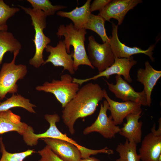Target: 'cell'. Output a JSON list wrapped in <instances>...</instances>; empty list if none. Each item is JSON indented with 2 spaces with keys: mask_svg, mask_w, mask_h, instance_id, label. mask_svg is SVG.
<instances>
[{
  "mask_svg": "<svg viewBox=\"0 0 161 161\" xmlns=\"http://www.w3.org/2000/svg\"><path fill=\"white\" fill-rule=\"evenodd\" d=\"M32 8L41 10L48 16H53L58 11L65 9L67 7L61 5H54L49 0H27Z\"/></svg>",
  "mask_w": 161,
  "mask_h": 161,
  "instance_id": "25",
  "label": "cell"
},
{
  "mask_svg": "<svg viewBox=\"0 0 161 161\" xmlns=\"http://www.w3.org/2000/svg\"><path fill=\"white\" fill-rule=\"evenodd\" d=\"M145 65L144 69L140 68L137 70V80L144 86L147 106L149 107L151 103V93L161 76V71L154 69L148 61L145 62Z\"/></svg>",
  "mask_w": 161,
  "mask_h": 161,
  "instance_id": "17",
  "label": "cell"
},
{
  "mask_svg": "<svg viewBox=\"0 0 161 161\" xmlns=\"http://www.w3.org/2000/svg\"><path fill=\"white\" fill-rule=\"evenodd\" d=\"M105 20L100 16L92 13L83 28L91 30L97 33L103 43L109 42V39L106 33L105 27Z\"/></svg>",
  "mask_w": 161,
  "mask_h": 161,
  "instance_id": "24",
  "label": "cell"
},
{
  "mask_svg": "<svg viewBox=\"0 0 161 161\" xmlns=\"http://www.w3.org/2000/svg\"><path fill=\"white\" fill-rule=\"evenodd\" d=\"M30 127L21 121L20 116L10 110L0 112V134L15 131L23 136Z\"/></svg>",
  "mask_w": 161,
  "mask_h": 161,
  "instance_id": "18",
  "label": "cell"
},
{
  "mask_svg": "<svg viewBox=\"0 0 161 161\" xmlns=\"http://www.w3.org/2000/svg\"><path fill=\"white\" fill-rule=\"evenodd\" d=\"M116 83L114 84L106 81L109 90L115 96L123 101H131L147 106L146 95L144 90L140 92H136L129 83L123 79L121 76H115Z\"/></svg>",
  "mask_w": 161,
  "mask_h": 161,
  "instance_id": "11",
  "label": "cell"
},
{
  "mask_svg": "<svg viewBox=\"0 0 161 161\" xmlns=\"http://www.w3.org/2000/svg\"><path fill=\"white\" fill-rule=\"evenodd\" d=\"M19 7L30 16L32 25L34 27L35 34L34 38L32 40L35 50L33 57L29 60V64L35 68H38L44 63L43 52L51 42L50 38L46 36L43 32L44 29L46 27L47 16L41 10L22 6Z\"/></svg>",
  "mask_w": 161,
  "mask_h": 161,
  "instance_id": "3",
  "label": "cell"
},
{
  "mask_svg": "<svg viewBox=\"0 0 161 161\" xmlns=\"http://www.w3.org/2000/svg\"><path fill=\"white\" fill-rule=\"evenodd\" d=\"M41 139L64 161H80L82 159L80 150L72 143L57 139L47 138Z\"/></svg>",
  "mask_w": 161,
  "mask_h": 161,
  "instance_id": "16",
  "label": "cell"
},
{
  "mask_svg": "<svg viewBox=\"0 0 161 161\" xmlns=\"http://www.w3.org/2000/svg\"><path fill=\"white\" fill-rule=\"evenodd\" d=\"M19 51L13 52L12 61L4 63L0 71V100L4 98L7 93L17 92L18 86L17 82L23 79L27 72V66L23 64H15L16 58Z\"/></svg>",
  "mask_w": 161,
  "mask_h": 161,
  "instance_id": "6",
  "label": "cell"
},
{
  "mask_svg": "<svg viewBox=\"0 0 161 161\" xmlns=\"http://www.w3.org/2000/svg\"><path fill=\"white\" fill-rule=\"evenodd\" d=\"M20 10L18 8L10 7L3 0H0V26L7 25V20Z\"/></svg>",
  "mask_w": 161,
  "mask_h": 161,
  "instance_id": "27",
  "label": "cell"
},
{
  "mask_svg": "<svg viewBox=\"0 0 161 161\" xmlns=\"http://www.w3.org/2000/svg\"><path fill=\"white\" fill-rule=\"evenodd\" d=\"M111 0H95L90 4V11L91 13L94 11L98 10L99 12L101 11L108 4Z\"/></svg>",
  "mask_w": 161,
  "mask_h": 161,
  "instance_id": "29",
  "label": "cell"
},
{
  "mask_svg": "<svg viewBox=\"0 0 161 161\" xmlns=\"http://www.w3.org/2000/svg\"><path fill=\"white\" fill-rule=\"evenodd\" d=\"M155 127L154 124L141 141L139 155L142 161H158L161 155V135L157 134Z\"/></svg>",
  "mask_w": 161,
  "mask_h": 161,
  "instance_id": "15",
  "label": "cell"
},
{
  "mask_svg": "<svg viewBox=\"0 0 161 161\" xmlns=\"http://www.w3.org/2000/svg\"><path fill=\"white\" fill-rule=\"evenodd\" d=\"M36 106L32 103L30 100L20 95L13 94L11 97L0 104V112L7 111L14 107H21L31 113H35L33 108Z\"/></svg>",
  "mask_w": 161,
  "mask_h": 161,
  "instance_id": "22",
  "label": "cell"
},
{
  "mask_svg": "<svg viewBox=\"0 0 161 161\" xmlns=\"http://www.w3.org/2000/svg\"><path fill=\"white\" fill-rule=\"evenodd\" d=\"M86 33V29L76 28L72 23L66 25H61L58 29L56 35L58 37L64 36L65 38L64 41L67 52L70 53L71 46L73 47V58L75 72L80 65H86L92 69L95 68L89 61L85 49V41Z\"/></svg>",
  "mask_w": 161,
  "mask_h": 161,
  "instance_id": "2",
  "label": "cell"
},
{
  "mask_svg": "<svg viewBox=\"0 0 161 161\" xmlns=\"http://www.w3.org/2000/svg\"><path fill=\"white\" fill-rule=\"evenodd\" d=\"M87 46L88 57L92 65L102 72L114 62V56L109 42L102 44L98 43L93 35L89 36Z\"/></svg>",
  "mask_w": 161,
  "mask_h": 161,
  "instance_id": "7",
  "label": "cell"
},
{
  "mask_svg": "<svg viewBox=\"0 0 161 161\" xmlns=\"http://www.w3.org/2000/svg\"><path fill=\"white\" fill-rule=\"evenodd\" d=\"M37 153L41 158L38 161H64L55 154L47 145Z\"/></svg>",
  "mask_w": 161,
  "mask_h": 161,
  "instance_id": "28",
  "label": "cell"
},
{
  "mask_svg": "<svg viewBox=\"0 0 161 161\" xmlns=\"http://www.w3.org/2000/svg\"><path fill=\"white\" fill-rule=\"evenodd\" d=\"M112 35L109 37V43L112 53L114 56L118 58H129L133 55L138 54H143L148 56L152 62L155 61L153 57V51L155 45L150 46L146 50H143L139 47H130L126 45L120 40L118 35V25L113 22L112 23Z\"/></svg>",
  "mask_w": 161,
  "mask_h": 161,
  "instance_id": "10",
  "label": "cell"
},
{
  "mask_svg": "<svg viewBox=\"0 0 161 161\" xmlns=\"http://www.w3.org/2000/svg\"><path fill=\"white\" fill-rule=\"evenodd\" d=\"M103 98V89L98 84L88 83L79 89L62 111L63 122L71 134L75 133L74 125L76 120L93 114Z\"/></svg>",
  "mask_w": 161,
  "mask_h": 161,
  "instance_id": "1",
  "label": "cell"
},
{
  "mask_svg": "<svg viewBox=\"0 0 161 161\" xmlns=\"http://www.w3.org/2000/svg\"><path fill=\"white\" fill-rule=\"evenodd\" d=\"M47 52L50 53L43 65L50 62L55 66H62L63 71L67 70L72 75L74 74L73 52L69 54L67 52L64 40L58 41L55 47L48 45L45 48Z\"/></svg>",
  "mask_w": 161,
  "mask_h": 161,
  "instance_id": "13",
  "label": "cell"
},
{
  "mask_svg": "<svg viewBox=\"0 0 161 161\" xmlns=\"http://www.w3.org/2000/svg\"><path fill=\"white\" fill-rule=\"evenodd\" d=\"M44 118L49 123V127L43 133L36 134L34 132H32L30 134L28 140L32 145H36L39 139L52 138L65 140L74 144L80 150L82 159L88 158L92 155H95L101 153L106 154L107 152V150L105 148L99 150H92L82 146L68 137L66 134L61 133L56 125V123L59 122L60 120V117L58 114H46L44 116Z\"/></svg>",
  "mask_w": 161,
  "mask_h": 161,
  "instance_id": "4",
  "label": "cell"
},
{
  "mask_svg": "<svg viewBox=\"0 0 161 161\" xmlns=\"http://www.w3.org/2000/svg\"><path fill=\"white\" fill-rule=\"evenodd\" d=\"M91 0H87L80 7H77L71 11L66 12L58 11L56 14L62 17H66L71 19L74 27L77 28H83L87 22L91 13L90 7Z\"/></svg>",
  "mask_w": 161,
  "mask_h": 161,
  "instance_id": "20",
  "label": "cell"
},
{
  "mask_svg": "<svg viewBox=\"0 0 161 161\" xmlns=\"http://www.w3.org/2000/svg\"><path fill=\"white\" fill-rule=\"evenodd\" d=\"M1 102L0 101V104L1 103Z\"/></svg>",
  "mask_w": 161,
  "mask_h": 161,
  "instance_id": "32",
  "label": "cell"
},
{
  "mask_svg": "<svg viewBox=\"0 0 161 161\" xmlns=\"http://www.w3.org/2000/svg\"><path fill=\"white\" fill-rule=\"evenodd\" d=\"M109 109L108 102L106 100H104L103 103L100 104L97 119L90 126L85 129L83 132L84 134L96 132L106 139H111L115 137V135L119 132L120 128L115 124L111 115L108 116L107 112Z\"/></svg>",
  "mask_w": 161,
  "mask_h": 161,
  "instance_id": "8",
  "label": "cell"
},
{
  "mask_svg": "<svg viewBox=\"0 0 161 161\" xmlns=\"http://www.w3.org/2000/svg\"><path fill=\"white\" fill-rule=\"evenodd\" d=\"M137 61L132 56L129 58H118L115 57L114 63L110 66L103 71L99 72L93 76L86 79H80L73 78V82L81 85L83 83L91 80H94L104 77L107 79L110 76L114 75H122L124 80L129 83L132 81V79L130 75V71L132 67L137 64Z\"/></svg>",
  "mask_w": 161,
  "mask_h": 161,
  "instance_id": "9",
  "label": "cell"
},
{
  "mask_svg": "<svg viewBox=\"0 0 161 161\" xmlns=\"http://www.w3.org/2000/svg\"><path fill=\"white\" fill-rule=\"evenodd\" d=\"M73 78L68 74L61 75L60 80L46 82L35 87L38 91L50 93L54 95L64 108L74 97L79 88V85L73 82Z\"/></svg>",
  "mask_w": 161,
  "mask_h": 161,
  "instance_id": "5",
  "label": "cell"
},
{
  "mask_svg": "<svg viewBox=\"0 0 161 161\" xmlns=\"http://www.w3.org/2000/svg\"><path fill=\"white\" fill-rule=\"evenodd\" d=\"M142 112L130 114L125 118L126 122L120 128L119 133L121 136L126 138L129 141H132L137 144L142 141V122L139 121Z\"/></svg>",
  "mask_w": 161,
  "mask_h": 161,
  "instance_id": "19",
  "label": "cell"
},
{
  "mask_svg": "<svg viewBox=\"0 0 161 161\" xmlns=\"http://www.w3.org/2000/svg\"><path fill=\"white\" fill-rule=\"evenodd\" d=\"M104 98L109 104V110L115 124H121L123 120L129 114L142 112L141 105L131 101L120 102L113 100L108 96L106 91L103 89Z\"/></svg>",
  "mask_w": 161,
  "mask_h": 161,
  "instance_id": "14",
  "label": "cell"
},
{
  "mask_svg": "<svg viewBox=\"0 0 161 161\" xmlns=\"http://www.w3.org/2000/svg\"><path fill=\"white\" fill-rule=\"evenodd\" d=\"M142 2L141 0H111L98 15L109 22L112 18L116 19L117 25H120L128 12Z\"/></svg>",
  "mask_w": 161,
  "mask_h": 161,
  "instance_id": "12",
  "label": "cell"
},
{
  "mask_svg": "<svg viewBox=\"0 0 161 161\" xmlns=\"http://www.w3.org/2000/svg\"><path fill=\"white\" fill-rule=\"evenodd\" d=\"M137 143L129 141L127 139L124 143H119L116 151L119 154V158L115 161H140V157L137 151Z\"/></svg>",
  "mask_w": 161,
  "mask_h": 161,
  "instance_id": "23",
  "label": "cell"
},
{
  "mask_svg": "<svg viewBox=\"0 0 161 161\" xmlns=\"http://www.w3.org/2000/svg\"><path fill=\"white\" fill-rule=\"evenodd\" d=\"M0 147L2 154L0 161H24L26 157L36 152L34 149L18 153L9 152L6 150L1 137L0 138Z\"/></svg>",
  "mask_w": 161,
  "mask_h": 161,
  "instance_id": "26",
  "label": "cell"
},
{
  "mask_svg": "<svg viewBox=\"0 0 161 161\" xmlns=\"http://www.w3.org/2000/svg\"><path fill=\"white\" fill-rule=\"evenodd\" d=\"M8 26L7 25L0 26V32L1 31H7Z\"/></svg>",
  "mask_w": 161,
  "mask_h": 161,
  "instance_id": "31",
  "label": "cell"
},
{
  "mask_svg": "<svg viewBox=\"0 0 161 161\" xmlns=\"http://www.w3.org/2000/svg\"><path fill=\"white\" fill-rule=\"evenodd\" d=\"M21 48V43L12 33L7 31L0 32V64L6 52L20 51Z\"/></svg>",
  "mask_w": 161,
  "mask_h": 161,
  "instance_id": "21",
  "label": "cell"
},
{
  "mask_svg": "<svg viewBox=\"0 0 161 161\" xmlns=\"http://www.w3.org/2000/svg\"><path fill=\"white\" fill-rule=\"evenodd\" d=\"M80 161H101L94 157H89L86 158L81 159Z\"/></svg>",
  "mask_w": 161,
  "mask_h": 161,
  "instance_id": "30",
  "label": "cell"
}]
</instances>
